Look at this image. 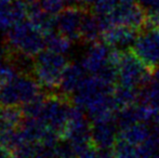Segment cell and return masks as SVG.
Instances as JSON below:
<instances>
[{"label":"cell","instance_id":"cell-1","mask_svg":"<svg viewBox=\"0 0 159 158\" xmlns=\"http://www.w3.org/2000/svg\"><path fill=\"white\" fill-rule=\"evenodd\" d=\"M46 47L44 34L30 21H20L8 29L2 48L35 57Z\"/></svg>","mask_w":159,"mask_h":158},{"label":"cell","instance_id":"cell-2","mask_svg":"<svg viewBox=\"0 0 159 158\" xmlns=\"http://www.w3.org/2000/svg\"><path fill=\"white\" fill-rule=\"evenodd\" d=\"M68 64L64 54L42 50L35 56L34 76L46 92H55L59 90L63 73Z\"/></svg>","mask_w":159,"mask_h":158},{"label":"cell","instance_id":"cell-3","mask_svg":"<svg viewBox=\"0 0 159 158\" xmlns=\"http://www.w3.org/2000/svg\"><path fill=\"white\" fill-rule=\"evenodd\" d=\"M41 89L34 75L20 74L0 87V105L23 106L44 93Z\"/></svg>","mask_w":159,"mask_h":158},{"label":"cell","instance_id":"cell-4","mask_svg":"<svg viewBox=\"0 0 159 158\" xmlns=\"http://www.w3.org/2000/svg\"><path fill=\"white\" fill-rule=\"evenodd\" d=\"M152 73L131 49L124 50L118 65V84L141 89L149 81Z\"/></svg>","mask_w":159,"mask_h":158},{"label":"cell","instance_id":"cell-5","mask_svg":"<svg viewBox=\"0 0 159 158\" xmlns=\"http://www.w3.org/2000/svg\"><path fill=\"white\" fill-rule=\"evenodd\" d=\"M103 30L111 25H124L133 27L140 32L146 22V8L140 2L118 4L108 15H98Z\"/></svg>","mask_w":159,"mask_h":158},{"label":"cell","instance_id":"cell-6","mask_svg":"<svg viewBox=\"0 0 159 158\" xmlns=\"http://www.w3.org/2000/svg\"><path fill=\"white\" fill-rule=\"evenodd\" d=\"M130 49L149 70L159 67V28L141 29Z\"/></svg>","mask_w":159,"mask_h":158},{"label":"cell","instance_id":"cell-7","mask_svg":"<svg viewBox=\"0 0 159 158\" xmlns=\"http://www.w3.org/2000/svg\"><path fill=\"white\" fill-rule=\"evenodd\" d=\"M88 7L73 6L65 8L55 16L57 27L61 34L71 41H80V28Z\"/></svg>","mask_w":159,"mask_h":158},{"label":"cell","instance_id":"cell-8","mask_svg":"<svg viewBox=\"0 0 159 158\" xmlns=\"http://www.w3.org/2000/svg\"><path fill=\"white\" fill-rule=\"evenodd\" d=\"M92 141L98 148V157L113 156V148L118 139L116 120L92 124Z\"/></svg>","mask_w":159,"mask_h":158},{"label":"cell","instance_id":"cell-9","mask_svg":"<svg viewBox=\"0 0 159 158\" xmlns=\"http://www.w3.org/2000/svg\"><path fill=\"white\" fill-rule=\"evenodd\" d=\"M111 47L104 41L91 43L81 60V65L90 75H98L109 64Z\"/></svg>","mask_w":159,"mask_h":158},{"label":"cell","instance_id":"cell-10","mask_svg":"<svg viewBox=\"0 0 159 158\" xmlns=\"http://www.w3.org/2000/svg\"><path fill=\"white\" fill-rule=\"evenodd\" d=\"M139 30L124 25H111L102 33V40L111 48H127L133 44Z\"/></svg>","mask_w":159,"mask_h":158},{"label":"cell","instance_id":"cell-11","mask_svg":"<svg viewBox=\"0 0 159 158\" xmlns=\"http://www.w3.org/2000/svg\"><path fill=\"white\" fill-rule=\"evenodd\" d=\"M86 74L87 70L84 68L81 63H69L63 73L59 91L71 97V95L77 91L81 82L87 77Z\"/></svg>","mask_w":159,"mask_h":158},{"label":"cell","instance_id":"cell-12","mask_svg":"<svg viewBox=\"0 0 159 158\" xmlns=\"http://www.w3.org/2000/svg\"><path fill=\"white\" fill-rule=\"evenodd\" d=\"M102 33L103 27L100 16L95 14L91 10V8H89L82 19L81 28H80V41L91 44L98 41V39L102 37Z\"/></svg>","mask_w":159,"mask_h":158},{"label":"cell","instance_id":"cell-13","mask_svg":"<svg viewBox=\"0 0 159 158\" xmlns=\"http://www.w3.org/2000/svg\"><path fill=\"white\" fill-rule=\"evenodd\" d=\"M152 132L153 131L147 126L146 122L139 121L118 129V138L126 140L133 145L139 146L149 139Z\"/></svg>","mask_w":159,"mask_h":158},{"label":"cell","instance_id":"cell-14","mask_svg":"<svg viewBox=\"0 0 159 158\" xmlns=\"http://www.w3.org/2000/svg\"><path fill=\"white\" fill-rule=\"evenodd\" d=\"M25 119L21 106L0 105V133L17 130Z\"/></svg>","mask_w":159,"mask_h":158},{"label":"cell","instance_id":"cell-15","mask_svg":"<svg viewBox=\"0 0 159 158\" xmlns=\"http://www.w3.org/2000/svg\"><path fill=\"white\" fill-rule=\"evenodd\" d=\"M113 99L118 111L130 107L140 100V89L117 84L113 89Z\"/></svg>","mask_w":159,"mask_h":158},{"label":"cell","instance_id":"cell-16","mask_svg":"<svg viewBox=\"0 0 159 158\" xmlns=\"http://www.w3.org/2000/svg\"><path fill=\"white\" fill-rule=\"evenodd\" d=\"M152 104L159 110V67L152 73L149 81L140 89V100Z\"/></svg>","mask_w":159,"mask_h":158},{"label":"cell","instance_id":"cell-17","mask_svg":"<svg viewBox=\"0 0 159 158\" xmlns=\"http://www.w3.org/2000/svg\"><path fill=\"white\" fill-rule=\"evenodd\" d=\"M44 39H46V47L48 48V50L61 53V54L67 53L71 47V40L65 37L60 32L57 33L53 30L51 33H48L44 35Z\"/></svg>","mask_w":159,"mask_h":158},{"label":"cell","instance_id":"cell-18","mask_svg":"<svg viewBox=\"0 0 159 158\" xmlns=\"http://www.w3.org/2000/svg\"><path fill=\"white\" fill-rule=\"evenodd\" d=\"M113 157H138V146L118 138L113 148Z\"/></svg>","mask_w":159,"mask_h":158},{"label":"cell","instance_id":"cell-19","mask_svg":"<svg viewBox=\"0 0 159 158\" xmlns=\"http://www.w3.org/2000/svg\"><path fill=\"white\" fill-rule=\"evenodd\" d=\"M11 2L0 1V32L9 29L11 26L16 23L12 12Z\"/></svg>","mask_w":159,"mask_h":158},{"label":"cell","instance_id":"cell-20","mask_svg":"<svg viewBox=\"0 0 159 158\" xmlns=\"http://www.w3.org/2000/svg\"><path fill=\"white\" fill-rule=\"evenodd\" d=\"M117 6V0H95L91 6V10L98 15H108Z\"/></svg>","mask_w":159,"mask_h":158},{"label":"cell","instance_id":"cell-21","mask_svg":"<svg viewBox=\"0 0 159 158\" xmlns=\"http://www.w3.org/2000/svg\"><path fill=\"white\" fill-rule=\"evenodd\" d=\"M67 0H39L40 7L44 12L57 16L65 9V2Z\"/></svg>","mask_w":159,"mask_h":158},{"label":"cell","instance_id":"cell-22","mask_svg":"<svg viewBox=\"0 0 159 158\" xmlns=\"http://www.w3.org/2000/svg\"><path fill=\"white\" fill-rule=\"evenodd\" d=\"M139 2L143 4L147 10L159 11V0H139Z\"/></svg>","mask_w":159,"mask_h":158},{"label":"cell","instance_id":"cell-23","mask_svg":"<svg viewBox=\"0 0 159 158\" xmlns=\"http://www.w3.org/2000/svg\"><path fill=\"white\" fill-rule=\"evenodd\" d=\"M67 1L75 4V6H82V7H88L89 8L90 6H92L95 0H67Z\"/></svg>","mask_w":159,"mask_h":158},{"label":"cell","instance_id":"cell-24","mask_svg":"<svg viewBox=\"0 0 159 158\" xmlns=\"http://www.w3.org/2000/svg\"><path fill=\"white\" fill-rule=\"evenodd\" d=\"M154 124H155V129H157L159 130V113L157 114V116H156V118L154 119Z\"/></svg>","mask_w":159,"mask_h":158},{"label":"cell","instance_id":"cell-25","mask_svg":"<svg viewBox=\"0 0 159 158\" xmlns=\"http://www.w3.org/2000/svg\"><path fill=\"white\" fill-rule=\"evenodd\" d=\"M0 156H9L8 152H7V151L4 150L3 147H2L1 144H0Z\"/></svg>","mask_w":159,"mask_h":158},{"label":"cell","instance_id":"cell-26","mask_svg":"<svg viewBox=\"0 0 159 158\" xmlns=\"http://www.w3.org/2000/svg\"><path fill=\"white\" fill-rule=\"evenodd\" d=\"M118 4H125V3H131V2H134L135 0H117Z\"/></svg>","mask_w":159,"mask_h":158},{"label":"cell","instance_id":"cell-27","mask_svg":"<svg viewBox=\"0 0 159 158\" xmlns=\"http://www.w3.org/2000/svg\"><path fill=\"white\" fill-rule=\"evenodd\" d=\"M3 62V50H2V46L0 47V64Z\"/></svg>","mask_w":159,"mask_h":158},{"label":"cell","instance_id":"cell-28","mask_svg":"<svg viewBox=\"0 0 159 158\" xmlns=\"http://www.w3.org/2000/svg\"><path fill=\"white\" fill-rule=\"evenodd\" d=\"M1 2H11V1H13V0H0Z\"/></svg>","mask_w":159,"mask_h":158}]
</instances>
